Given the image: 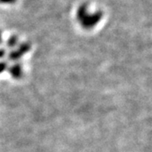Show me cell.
<instances>
[{
    "label": "cell",
    "instance_id": "5b68a950",
    "mask_svg": "<svg viewBox=\"0 0 152 152\" xmlns=\"http://www.w3.org/2000/svg\"><path fill=\"white\" fill-rule=\"evenodd\" d=\"M7 69V64L5 62H0V74Z\"/></svg>",
    "mask_w": 152,
    "mask_h": 152
},
{
    "label": "cell",
    "instance_id": "3957f363",
    "mask_svg": "<svg viewBox=\"0 0 152 152\" xmlns=\"http://www.w3.org/2000/svg\"><path fill=\"white\" fill-rule=\"evenodd\" d=\"M10 73L15 79H20L23 75L22 67L20 64H15L10 69Z\"/></svg>",
    "mask_w": 152,
    "mask_h": 152
},
{
    "label": "cell",
    "instance_id": "52a82bcc",
    "mask_svg": "<svg viewBox=\"0 0 152 152\" xmlns=\"http://www.w3.org/2000/svg\"><path fill=\"white\" fill-rule=\"evenodd\" d=\"M5 54V52H4V50H0V58H3Z\"/></svg>",
    "mask_w": 152,
    "mask_h": 152
},
{
    "label": "cell",
    "instance_id": "8992f818",
    "mask_svg": "<svg viewBox=\"0 0 152 152\" xmlns=\"http://www.w3.org/2000/svg\"><path fill=\"white\" fill-rule=\"evenodd\" d=\"M16 2V0H0V3L2 4H13Z\"/></svg>",
    "mask_w": 152,
    "mask_h": 152
},
{
    "label": "cell",
    "instance_id": "277c9868",
    "mask_svg": "<svg viewBox=\"0 0 152 152\" xmlns=\"http://www.w3.org/2000/svg\"><path fill=\"white\" fill-rule=\"evenodd\" d=\"M17 42H18V38L16 37H11L8 41V46L13 48V47H15L16 45Z\"/></svg>",
    "mask_w": 152,
    "mask_h": 152
},
{
    "label": "cell",
    "instance_id": "ba28073f",
    "mask_svg": "<svg viewBox=\"0 0 152 152\" xmlns=\"http://www.w3.org/2000/svg\"><path fill=\"white\" fill-rule=\"evenodd\" d=\"M0 42H1V34H0Z\"/></svg>",
    "mask_w": 152,
    "mask_h": 152
},
{
    "label": "cell",
    "instance_id": "7a4b0ae2",
    "mask_svg": "<svg viewBox=\"0 0 152 152\" xmlns=\"http://www.w3.org/2000/svg\"><path fill=\"white\" fill-rule=\"evenodd\" d=\"M31 48V46L29 43H22L19 46V48L13 51L10 54V59L15 61V60L20 58V57H22L24 54H26L28 51Z\"/></svg>",
    "mask_w": 152,
    "mask_h": 152
},
{
    "label": "cell",
    "instance_id": "6da1fadb",
    "mask_svg": "<svg viewBox=\"0 0 152 152\" xmlns=\"http://www.w3.org/2000/svg\"><path fill=\"white\" fill-rule=\"evenodd\" d=\"M76 17L85 29H91L96 26L102 20V13L99 11L94 14H89L86 4H82L77 10Z\"/></svg>",
    "mask_w": 152,
    "mask_h": 152
}]
</instances>
